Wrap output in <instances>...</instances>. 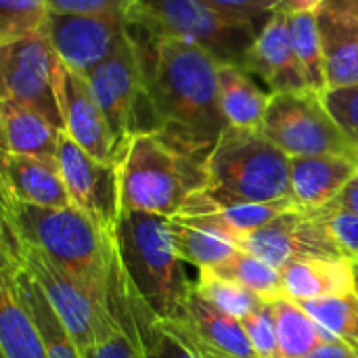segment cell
<instances>
[{
	"mask_svg": "<svg viewBox=\"0 0 358 358\" xmlns=\"http://www.w3.org/2000/svg\"><path fill=\"white\" fill-rule=\"evenodd\" d=\"M143 65L145 96L164 141L176 149L208 159L229 128L220 105L218 61L203 48L153 36L128 23Z\"/></svg>",
	"mask_w": 358,
	"mask_h": 358,
	"instance_id": "1",
	"label": "cell"
},
{
	"mask_svg": "<svg viewBox=\"0 0 358 358\" xmlns=\"http://www.w3.org/2000/svg\"><path fill=\"white\" fill-rule=\"evenodd\" d=\"M0 350L2 358H48L6 260L0 268Z\"/></svg>",
	"mask_w": 358,
	"mask_h": 358,
	"instance_id": "21",
	"label": "cell"
},
{
	"mask_svg": "<svg viewBox=\"0 0 358 358\" xmlns=\"http://www.w3.org/2000/svg\"><path fill=\"white\" fill-rule=\"evenodd\" d=\"M218 88L220 105L229 126L241 130H260L271 94L260 90L252 73L239 65H218Z\"/></svg>",
	"mask_w": 358,
	"mask_h": 358,
	"instance_id": "24",
	"label": "cell"
},
{
	"mask_svg": "<svg viewBox=\"0 0 358 358\" xmlns=\"http://www.w3.org/2000/svg\"><path fill=\"white\" fill-rule=\"evenodd\" d=\"M260 130L289 157L344 155L358 159V149L315 90L273 92Z\"/></svg>",
	"mask_w": 358,
	"mask_h": 358,
	"instance_id": "9",
	"label": "cell"
},
{
	"mask_svg": "<svg viewBox=\"0 0 358 358\" xmlns=\"http://www.w3.org/2000/svg\"><path fill=\"white\" fill-rule=\"evenodd\" d=\"M170 323L185 327L191 336L229 357L256 358V352L243 329V323L212 306L195 289V285H191L178 317Z\"/></svg>",
	"mask_w": 358,
	"mask_h": 358,
	"instance_id": "20",
	"label": "cell"
},
{
	"mask_svg": "<svg viewBox=\"0 0 358 358\" xmlns=\"http://www.w3.org/2000/svg\"><path fill=\"white\" fill-rule=\"evenodd\" d=\"M302 308L319 325L323 340L344 342L358 355V294L302 302Z\"/></svg>",
	"mask_w": 358,
	"mask_h": 358,
	"instance_id": "28",
	"label": "cell"
},
{
	"mask_svg": "<svg viewBox=\"0 0 358 358\" xmlns=\"http://www.w3.org/2000/svg\"><path fill=\"white\" fill-rule=\"evenodd\" d=\"M321 2L325 0H287L285 8L287 10H315Z\"/></svg>",
	"mask_w": 358,
	"mask_h": 358,
	"instance_id": "42",
	"label": "cell"
},
{
	"mask_svg": "<svg viewBox=\"0 0 358 358\" xmlns=\"http://www.w3.org/2000/svg\"><path fill=\"white\" fill-rule=\"evenodd\" d=\"M2 197L38 208L71 206L57 159L13 153H2Z\"/></svg>",
	"mask_w": 358,
	"mask_h": 358,
	"instance_id": "17",
	"label": "cell"
},
{
	"mask_svg": "<svg viewBox=\"0 0 358 358\" xmlns=\"http://www.w3.org/2000/svg\"><path fill=\"white\" fill-rule=\"evenodd\" d=\"M315 10H289V27H292L294 48L304 69L308 88L323 94L329 86H327L325 59H323L321 34H319Z\"/></svg>",
	"mask_w": 358,
	"mask_h": 358,
	"instance_id": "29",
	"label": "cell"
},
{
	"mask_svg": "<svg viewBox=\"0 0 358 358\" xmlns=\"http://www.w3.org/2000/svg\"><path fill=\"white\" fill-rule=\"evenodd\" d=\"M193 285L212 306L237 321H245L266 304V300L252 289L216 275L212 268H201Z\"/></svg>",
	"mask_w": 358,
	"mask_h": 358,
	"instance_id": "30",
	"label": "cell"
},
{
	"mask_svg": "<svg viewBox=\"0 0 358 358\" xmlns=\"http://www.w3.org/2000/svg\"><path fill=\"white\" fill-rule=\"evenodd\" d=\"M57 94L65 122V134L92 157L101 162H120L122 151L90 92L86 78L59 63Z\"/></svg>",
	"mask_w": 358,
	"mask_h": 358,
	"instance_id": "14",
	"label": "cell"
},
{
	"mask_svg": "<svg viewBox=\"0 0 358 358\" xmlns=\"http://www.w3.org/2000/svg\"><path fill=\"white\" fill-rule=\"evenodd\" d=\"M2 153L29 155L42 159H57L61 130L55 128L40 113L19 105L17 101H0Z\"/></svg>",
	"mask_w": 358,
	"mask_h": 358,
	"instance_id": "22",
	"label": "cell"
},
{
	"mask_svg": "<svg viewBox=\"0 0 358 358\" xmlns=\"http://www.w3.org/2000/svg\"><path fill=\"white\" fill-rule=\"evenodd\" d=\"M2 224L42 250L69 273L120 325L128 308V281L115 239L78 208H38L2 197Z\"/></svg>",
	"mask_w": 358,
	"mask_h": 358,
	"instance_id": "2",
	"label": "cell"
},
{
	"mask_svg": "<svg viewBox=\"0 0 358 358\" xmlns=\"http://www.w3.org/2000/svg\"><path fill=\"white\" fill-rule=\"evenodd\" d=\"M210 4L212 8L235 17V19H245L252 21L260 27L271 19V15L279 8H285L287 0H201Z\"/></svg>",
	"mask_w": 358,
	"mask_h": 358,
	"instance_id": "36",
	"label": "cell"
},
{
	"mask_svg": "<svg viewBox=\"0 0 358 358\" xmlns=\"http://www.w3.org/2000/svg\"><path fill=\"white\" fill-rule=\"evenodd\" d=\"M321 96L336 124L358 149V84L327 88Z\"/></svg>",
	"mask_w": 358,
	"mask_h": 358,
	"instance_id": "35",
	"label": "cell"
},
{
	"mask_svg": "<svg viewBox=\"0 0 358 358\" xmlns=\"http://www.w3.org/2000/svg\"><path fill=\"white\" fill-rule=\"evenodd\" d=\"M206 189V162L197 159L155 132L130 138L120 159L122 212L178 216L187 201Z\"/></svg>",
	"mask_w": 358,
	"mask_h": 358,
	"instance_id": "3",
	"label": "cell"
},
{
	"mask_svg": "<svg viewBox=\"0 0 358 358\" xmlns=\"http://www.w3.org/2000/svg\"><path fill=\"white\" fill-rule=\"evenodd\" d=\"M174 334H178L197 355L201 358H233L229 357V355H224V352H220V350H216V348H212V346H208V344H203L201 340H197L195 336H191L185 327H180V325H176V323H170V321H164Z\"/></svg>",
	"mask_w": 358,
	"mask_h": 358,
	"instance_id": "39",
	"label": "cell"
},
{
	"mask_svg": "<svg viewBox=\"0 0 358 358\" xmlns=\"http://www.w3.org/2000/svg\"><path fill=\"white\" fill-rule=\"evenodd\" d=\"M44 34L48 36L59 61L86 76L105 61L128 34V17L65 15L50 10L44 23Z\"/></svg>",
	"mask_w": 358,
	"mask_h": 358,
	"instance_id": "13",
	"label": "cell"
},
{
	"mask_svg": "<svg viewBox=\"0 0 358 358\" xmlns=\"http://www.w3.org/2000/svg\"><path fill=\"white\" fill-rule=\"evenodd\" d=\"M340 208L358 216V172L350 178V182L342 189V193L334 199Z\"/></svg>",
	"mask_w": 358,
	"mask_h": 358,
	"instance_id": "41",
	"label": "cell"
},
{
	"mask_svg": "<svg viewBox=\"0 0 358 358\" xmlns=\"http://www.w3.org/2000/svg\"><path fill=\"white\" fill-rule=\"evenodd\" d=\"M134 0H48L52 13L65 15H124L128 17Z\"/></svg>",
	"mask_w": 358,
	"mask_h": 358,
	"instance_id": "37",
	"label": "cell"
},
{
	"mask_svg": "<svg viewBox=\"0 0 358 358\" xmlns=\"http://www.w3.org/2000/svg\"><path fill=\"white\" fill-rule=\"evenodd\" d=\"M168 227L178 258L187 264L197 266L199 271L224 264L239 250L229 235L199 220L174 216L168 218Z\"/></svg>",
	"mask_w": 358,
	"mask_h": 358,
	"instance_id": "25",
	"label": "cell"
},
{
	"mask_svg": "<svg viewBox=\"0 0 358 358\" xmlns=\"http://www.w3.org/2000/svg\"><path fill=\"white\" fill-rule=\"evenodd\" d=\"M120 329L132 340L141 358H201L178 334L162 319L128 285V308Z\"/></svg>",
	"mask_w": 358,
	"mask_h": 358,
	"instance_id": "23",
	"label": "cell"
},
{
	"mask_svg": "<svg viewBox=\"0 0 358 358\" xmlns=\"http://www.w3.org/2000/svg\"><path fill=\"white\" fill-rule=\"evenodd\" d=\"M304 358H358V355L344 342L331 340V342H323Z\"/></svg>",
	"mask_w": 358,
	"mask_h": 358,
	"instance_id": "40",
	"label": "cell"
},
{
	"mask_svg": "<svg viewBox=\"0 0 358 358\" xmlns=\"http://www.w3.org/2000/svg\"><path fill=\"white\" fill-rule=\"evenodd\" d=\"M325 73L329 88L358 84L357 0H325L317 6Z\"/></svg>",
	"mask_w": 358,
	"mask_h": 358,
	"instance_id": "16",
	"label": "cell"
},
{
	"mask_svg": "<svg viewBox=\"0 0 358 358\" xmlns=\"http://www.w3.org/2000/svg\"><path fill=\"white\" fill-rule=\"evenodd\" d=\"M84 78L122 153L134 134L155 132V117L145 96L141 55L130 34Z\"/></svg>",
	"mask_w": 358,
	"mask_h": 358,
	"instance_id": "8",
	"label": "cell"
},
{
	"mask_svg": "<svg viewBox=\"0 0 358 358\" xmlns=\"http://www.w3.org/2000/svg\"><path fill=\"white\" fill-rule=\"evenodd\" d=\"M115 248L130 289L162 321H174L193 285L176 254L168 218L122 212Z\"/></svg>",
	"mask_w": 358,
	"mask_h": 358,
	"instance_id": "4",
	"label": "cell"
},
{
	"mask_svg": "<svg viewBox=\"0 0 358 358\" xmlns=\"http://www.w3.org/2000/svg\"><path fill=\"white\" fill-rule=\"evenodd\" d=\"M277 317V336L281 358L308 357L317 346H321L323 334L313 317L302 308V304L283 296L273 302Z\"/></svg>",
	"mask_w": 358,
	"mask_h": 358,
	"instance_id": "27",
	"label": "cell"
},
{
	"mask_svg": "<svg viewBox=\"0 0 358 358\" xmlns=\"http://www.w3.org/2000/svg\"><path fill=\"white\" fill-rule=\"evenodd\" d=\"M358 172V159L344 155L292 157V197L304 212L331 203Z\"/></svg>",
	"mask_w": 358,
	"mask_h": 358,
	"instance_id": "19",
	"label": "cell"
},
{
	"mask_svg": "<svg viewBox=\"0 0 358 358\" xmlns=\"http://www.w3.org/2000/svg\"><path fill=\"white\" fill-rule=\"evenodd\" d=\"M59 57L44 34L0 46L2 96L40 113L55 128L65 132V122L57 94Z\"/></svg>",
	"mask_w": 358,
	"mask_h": 358,
	"instance_id": "10",
	"label": "cell"
},
{
	"mask_svg": "<svg viewBox=\"0 0 358 358\" xmlns=\"http://www.w3.org/2000/svg\"><path fill=\"white\" fill-rule=\"evenodd\" d=\"M355 275H357V294H358V262H355Z\"/></svg>",
	"mask_w": 358,
	"mask_h": 358,
	"instance_id": "43",
	"label": "cell"
},
{
	"mask_svg": "<svg viewBox=\"0 0 358 358\" xmlns=\"http://www.w3.org/2000/svg\"><path fill=\"white\" fill-rule=\"evenodd\" d=\"M128 23L153 36L176 38L208 50L218 63L245 69L260 25L229 17L201 0H134Z\"/></svg>",
	"mask_w": 358,
	"mask_h": 358,
	"instance_id": "6",
	"label": "cell"
},
{
	"mask_svg": "<svg viewBox=\"0 0 358 358\" xmlns=\"http://www.w3.org/2000/svg\"><path fill=\"white\" fill-rule=\"evenodd\" d=\"M71 206L86 214L103 233L115 239L122 216L120 162H101L76 145L65 132L57 155Z\"/></svg>",
	"mask_w": 358,
	"mask_h": 358,
	"instance_id": "11",
	"label": "cell"
},
{
	"mask_svg": "<svg viewBox=\"0 0 358 358\" xmlns=\"http://www.w3.org/2000/svg\"><path fill=\"white\" fill-rule=\"evenodd\" d=\"M243 323V329L248 334V340L256 352V358H281L279 350V336H277V317L273 302H266L258 313L248 317Z\"/></svg>",
	"mask_w": 358,
	"mask_h": 358,
	"instance_id": "34",
	"label": "cell"
},
{
	"mask_svg": "<svg viewBox=\"0 0 358 358\" xmlns=\"http://www.w3.org/2000/svg\"><path fill=\"white\" fill-rule=\"evenodd\" d=\"M84 358H141V355H138L136 346L132 344V340L120 329L105 342L86 350Z\"/></svg>",
	"mask_w": 358,
	"mask_h": 358,
	"instance_id": "38",
	"label": "cell"
},
{
	"mask_svg": "<svg viewBox=\"0 0 358 358\" xmlns=\"http://www.w3.org/2000/svg\"><path fill=\"white\" fill-rule=\"evenodd\" d=\"M48 13V0H0V46L40 34Z\"/></svg>",
	"mask_w": 358,
	"mask_h": 358,
	"instance_id": "32",
	"label": "cell"
},
{
	"mask_svg": "<svg viewBox=\"0 0 358 358\" xmlns=\"http://www.w3.org/2000/svg\"><path fill=\"white\" fill-rule=\"evenodd\" d=\"M220 203H273L292 197V157L262 130L229 126L206 159V189Z\"/></svg>",
	"mask_w": 358,
	"mask_h": 358,
	"instance_id": "5",
	"label": "cell"
},
{
	"mask_svg": "<svg viewBox=\"0 0 358 358\" xmlns=\"http://www.w3.org/2000/svg\"><path fill=\"white\" fill-rule=\"evenodd\" d=\"M357 262H358V260H357Z\"/></svg>",
	"mask_w": 358,
	"mask_h": 358,
	"instance_id": "45",
	"label": "cell"
},
{
	"mask_svg": "<svg viewBox=\"0 0 358 358\" xmlns=\"http://www.w3.org/2000/svg\"><path fill=\"white\" fill-rule=\"evenodd\" d=\"M0 248L2 256L25 271L40 287L82 355L120 331L115 319L105 313L69 273H65L42 250L17 237L6 224H2Z\"/></svg>",
	"mask_w": 358,
	"mask_h": 358,
	"instance_id": "7",
	"label": "cell"
},
{
	"mask_svg": "<svg viewBox=\"0 0 358 358\" xmlns=\"http://www.w3.org/2000/svg\"><path fill=\"white\" fill-rule=\"evenodd\" d=\"M212 271L229 281H235V283L252 289L266 302H275L285 296L283 285H281V271H277L275 266L266 264L264 260H260L254 254H248L243 250H237L235 256H231L224 264H220Z\"/></svg>",
	"mask_w": 358,
	"mask_h": 358,
	"instance_id": "31",
	"label": "cell"
},
{
	"mask_svg": "<svg viewBox=\"0 0 358 358\" xmlns=\"http://www.w3.org/2000/svg\"><path fill=\"white\" fill-rule=\"evenodd\" d=\"M245 69L264 80L271 88V94L310 90L294 48L287 8L275 10L258 31L250 48Z\"/></svg>",
	"mask_w": 358,
	"mask_h": 358,
	"instance_id": "15",
	"label": "cell"
},
{
	"mask_svg": "<svg viewBox=\"0 0 358 358\" xmlns=\"http://www.w3.org/2000/svg\"><path fill=\"white\" fill-rule=\"evenodd\" d=\"M283 294L294 302L338 298L357 292L355 260L350 258H298L281 271Z\"/></svg>",
	"mask_w": 358,
	"mask_h": 358,
	"instance_id": "18",
	"label": "cell"
},
{
	"mask_svg": "<svg viewBox=\"0 0 358 358\" xmlns=\"http://www.w3.org/2000/svg\"><path fill=\"white\" fill-rule=\"evenodd\" d=\"M235 245L248 254H254L277 271H283L294 260L306 256L344 258L329 241L315 214L304 210L285 212L260 229L237 233Z\"/></svg>",
	"mask_w": 358,
	"mask_h": 358,
	"instance_id": "12",
	"label": "cell"
},
{
	"mask_svg": "<svg viewBox=\"0 0 358 358\" xmlns=\"http://www.w3.org/2000/svg\"><path fill=\"white\" fill-rule=\"evenodd\" d=\"M323 231L327 233L329 241L336 250L350 260H358V216L340 208L336 201L319 208L313 212Z\"/></svg>",
	"mask_w": 358,
	"mask_h": 358,
	"instance_id": "33",
	"label": "cell"
},
{
	"mask_svg": "<svg viewBox=\"0 0 358 358\" xmlns=\"http://www.w3.org/2000/svg\"><path fill=\"white\" fill-rule=\"evenodd\" d=\"M2 260H6L13 268L15 275V283L17 289L42 336L44 348H46V357L48 358H84L82 350L78 348V344L73 342L71 334L65 329V325L61 323L59 315L55 313V308L50 306V302L46 300V296L40 292V287L31 281V277L21 271L17 264H13L8 258L2 256Z\"/></svg>",
	"mask_w": 358,
	"mask_h": 358,
	"instance_id": "26",
	"label": "cell"
},
{
	"mask_svg": "<svg viewBox=\"0 0 358 358\" xmlns=\"http://www.w3.org/2000/svg\"><path fill=\"white\" fill-rule=\"evenodd\" d=\"M357 4H358V0H357Z\"/></svg>",
	"mask_w": 358,
	"mask_h": 358,
	"instance_id": "44",
	"label": "cell"
}]
</instances>
